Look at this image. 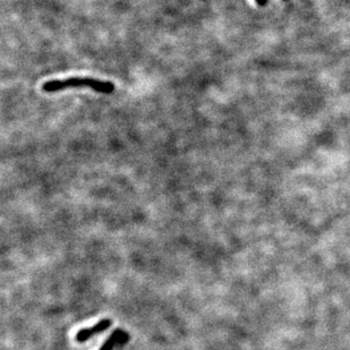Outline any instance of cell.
Wrapping results in <instances>:
<instances>
[{
    "mask_svg": "<svg viewBox=\"0 0 350 350\" xmlns=\"http://www.w3.org/2000/svg\"><path fill=\"white\" fill-rule=\"evenodd\" d=\"M88 87L98 93L110 94L115 90V85L111 82H104L92 77H69L66 80H52L43 84L44 92H59L68 88Z\"/></svg>",
    "mask_w": 350,
    "mask_h": 350,
    "instance_id": "obj_1",
    "label": "cell"
},
{
    "mask_svg": "<svg viewBox=\"0 0 350 350\" xmlns=\"http://www.w3.org/2000/svg\"><path fill=\"white\" fill-rule=\"evenodd\" d=\"M124 334L125 333L122 332L121 330H115L113 334L107 339L102 347L100 348V350H113L115 348V346H116V344H118V341L120 340Z\"/></svg>",
    "mask_w": 350,
    "mask_h": 350,
    "instance_id": "obj_3",
    "label": "cell"
},
{
    "mask_svg": "<svg viewBox=\"0 0 350 350\" xmlns=\"http://www.w3.org/2000/svg\"><path fill=\"white\" fill-rule=\"evenodd\" d=\"M285 1H287V0H285Z\"/></svg>",
    "mask_w": 350,
    "mask_h": 350,
    "instance_id": "obj_5",
    "label": "cell"
},
{
    "mask_svg": "<svg viewBox=\"0 0 350 350\" xmlns=\"http://www.w3.org/2000/svg\"><path fill=\"white\" fill-rule=\"evenodd\" d=\"M113 324V321L109 319H104L102 321H100L96 323L95 325H93L91 327H87V329H82L77 332L76 334V341L77 342H85L88 341V339H91L92 337H94L95 334H98L100 332H103L109 329V327Z\"/></svg>",
    "mask_w": 350,
    "mask_h": 350,
    "instance_id": "obj_2",
    "label": "cell"
},
{
    "mask_svg": "<svg viewBox=\"0 0 350 350\" xmlns=\"http://www.w3.org/2000/svg\"><path fill=\"white\" fill-rule=\"evenodd\" d=\"M256 2H258V5L260 6H265L267 3V0H255Z\"/></svg>",
    "mask_w": 350,
    "mask_h": 350,
    "instance_id": "obj_4",
    "label": "cell"
}]
</instances>
